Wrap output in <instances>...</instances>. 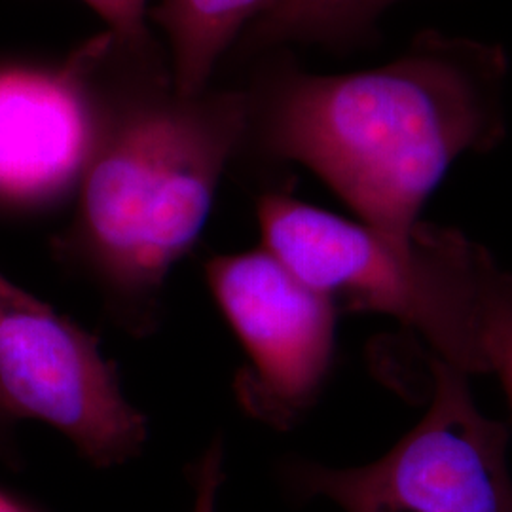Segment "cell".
I'll return each mask as SVG.
<instances>
[{"mask_svg":"<svg viewBox=\"0 0 512 512\" xmlns=\"http://www.w3.org/2000/svg\"><path fill=\"white\" fill-rule=\"evenodd\" d=\"M0 512H35L29 507H25L23 503H19L18 499H14L12 495L6 494L0 490Z\"/></svg>","mask_w":512,"mask_h":512,"instance_id":"5bb4252c","label":"cell"},{"mask_svg":"<svg viewBox=\"0 0 512 512\" xmlns=\"http://www.w3.org/2000/svg\"><path fill=\"white\" fill-rule=\"evenodd\" d=\"M274 2L162 0L152 10V19L169 42L173 90L184 97L205 92L220 55Z\"/></svg>","mask_w":512,"mask_h":512,"instance_id":"ba28073f","label":"cell"},{"mask_svg":"<svg viewBox=\"0 0 512 512\" xmlns=\"http://www.w3.org/2000/svg\"><path fill=\"white\" fill-rule=\"evenodd\" d=\"M95 129L78 57L57 73L0 67V202L35 207L69 194Z\"/></svg>","mask_w":512,"mask_h":512,"instance_id":"52a82bcc","label":"cell"},{"mask_svg":"<svg viewBox=\"0 0 512 512\" xmlns=\"http://www.w3.org/2000/svg\"><path fill=\"white\" fill-rule=\"evenodd\" d=\"M97 16L107 21L110 35L129 50L147 44V0H84Z\"/></svg>","mask_w":512,"mask_h":512,"instance_id":"30bf717a","label":"cell"},{"mask_svg":"<svg viewBox=\"0 0 512 512\" xmlns=\"http://www.w3.org/2000/svg\"><path fill=\"white\" fill-rule=\"evenodd\" d=\"M12 418L0 408V458H10L12 450V437H10V427H12Z\"/></svg>","mask_w":512,"mask_h":512,"instance_id":"4fadbf2b","label":"cell"},{"mask_svg":"<svg viewBox=\"0 0 512 512\" xmlns=\"http://www.w3.org/2000/svg\"><path fill=\"white\" fill-rule=\"evenodd\" d=\"M258 222L264 249L336 310L391 315L465 376L490 372L488 330L512 304V275L456 228L387 238L279 192L260 198Z\"/></svg>","mask_w":512,"mask_h":512,"instance_id":"3957f363","label":"cell"},{"mask_svg":"<svg viewBox=\"0 0 512 512\" xmlns=\"http://www.w3.org/2000/svg\"><path fill=\"white\" fill-rule=\"evenodd\" d=\"M433 397L418 425L363 467L302 463L294 486L346 512H512L509 427L476 408L467 376L431 361Z\"/></svg>","mask_w":512,"mask_h":512,"instance_id":"277c9868","label":"cell"},{"mask_svg":"<svg viewBox=\"0 0 512 512\" xmlns=\"http://www.w3.org/2000/svg\"><path fill=\"white\" fill-rule=\"evenodd\" d=\"M224 476V446L215 440L194 469V511L217 512V497Z\"/></svg>","mask_w":512,"mask_h":512,"instance_id":"7c38bea8","label":"cell"},{"mask_svg":"<svg viewBox=\"0 0 512 512\" xmlns=\"http://www.w3.org/2000/svg\"><path fill=\"white\" fill-rule=\"evenodd\" d=\"M509 59L499 44L427 29L384 67H279L251 97L249 128L275 160L308 167L361 222L408 239L448 169L505 137Z\"/></svg>","mask_w":512,"mask_h":512,"instance_id":"6da1fadb","label":"cell"},{"mask_svg":"<svg viewBox=\"0 0 512 512\" xmlns=\"http://www.w3.org/2000/svg\"><path fill=\"white\" fill-rule=\"evenodd\" d=\"M0 408L52 425L95 467L139 456L148 421L99 340L0 275Z\"/></svg>","mask_w":512,"mask_h":512,"instance_id":"5b68a950","label":"cell"},{"mask_svg":"<svg viewBox=\"0 0 512 512\" xmlns=\"http://www.w3.org/2000/svg\"><path fill=\"white\" fill-rule=\"evenodd\" d=\"M205 279L249 359L234 385L238 403L289 429L327 382L338 310L264 247L211 258Z\"/></svg>","mask_w":512,"mask_h":512,"instance_id":"8992f818","label":"cell"},{"mask_svg":"<svg viewBox=\"0 0 512 512\" xmlns=\"http://www.w3.org/2000/svg\"><path fill=\"white\" fill-rule=\"evenodd\" d=\"M486 351L490 372L499 374L512 408V304L495 313L488 330Z\"/></svg>","mask_w":512,"mask_h":512,"instance_id":"8fae6325","label":"cell"},{"mask_svg":"<svg viewBox=\"0 0 512 512\" xmlns=\"http://www.w3.org/2000/svg\"><path fill=\"white\" fill-rule=\"evenodd\" d=\"M401 0H275L249 25L245 46L270 50L285 44H321L349 50L376 40L378 19Z\"/></svg>","mask_w":512,"mask_h":512,"instance_id":"9c48e42d","label":"cell"},{"mask_svg":"<svg viewBox=\"0 0 512 512\" xmlns=\"http://www.w3.org/2000/svg\"><path fill=\"white\" fill-rule=\"evenodd\" d=\"M251 95L154 93L97 120L71 228L57 251L143 334L171 268L202 234L220 177L249 131Z\"/></svg>","mask_w":512,"mask_h":512,"instance_id":"7a4b0ae2","label":"cell"}]
</instances>
